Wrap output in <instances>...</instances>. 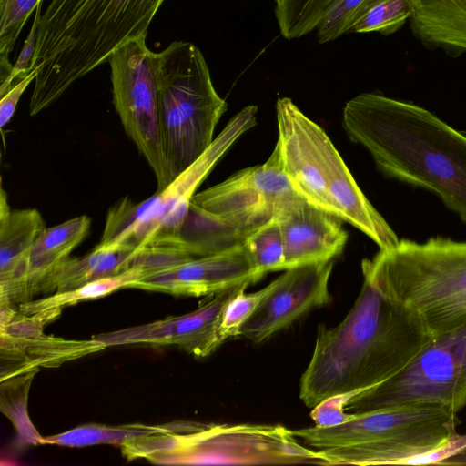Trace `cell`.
Returning a JSON list of instances; mask_svg holds the SVG:
<instances>
[{
    "label": "cell",
    "mask_w": 466,
    "mask_h": 466,
    "mask_svg": "<svg viewBox=\"0 0 466 466\" xmlns=\"http://www.w3.org/2000/svg\"><path fill=\"white\" fill-rule=\"evenodd\" d=\"M275 219L283 239L284 270L333 260L348 241V232L339 217L300 196L291 199Z\"/></svg>",
    "instance_id": "16"
},
{
    "label": "cell",
    "mask_w": 466,
    "mask_h": 466,
    "mask_svg": "<svg viewBox=\"0 0 466 466\" xmlns=\"http://www.w3.org/2000/svg\"><path fill=\"white\" fill-rule=\"evenodd\" d=\"M297 196L272 151L263 164L239 170L196 193L190 205L250 232L275 219Z\"/></svg>",
    "instance_id": "11"
},
{
    "label": "cell",
    "mask_w": 466,
    "mask_h": 466,
    "mask_svg": "<svg viewBox=\"0 0 466 466\" xmlns=\"http://www.w3.org/2000/svg\"><path fill=\"white\" fill-rule=\"evenodd\" d=\"M38 68L31 73L23 80L14 85L3 96L0 101V127L3 129L11 120L18 101L23 93L32 81H35Z\"/></svg>",
    "instance_id": "34"
},
{
    "label": "cell",
    "mask_w": 466,
    "mask_h": 466,
    "mask_svg": "<svg viewBox=\"0 0 466 466\" xmlns=\"http://www.w3.org/2000/svg\"><path fill=\"white\" fill-rule=\"evenodd\" d=\"M410 29L429 49L466 53V0H409Z\"/></svg>",
    "instance_id": "20"
},
{
    "label": "cell",
    "mask_w": 466,
    "mask_h": 466,
    "mask_svg": "<svg viewBox=\"0 0 466 466\" xmlns=\"http://www.w3.org/2000/svg\"><path fill=\"white\" fill-rule=\"evenodd\" d=\"M258 106L233 116L205 152L165 188L134 203L132 231L144 248L178 249L177 239L198 187L233 144L257 123Z\"/></svg>",
    "instance_id": "10"
},
{
    "label": "cell",
    "mask_w": 466,
    "mask_h": 466,
    "mask_svg": "<svg viewBox=\"0 0 466 466\" xmlns=\"http://www.w3.org/2000/svg\"><path fill=\"white\" fill-rule=\"evenodd\" d=\"M465 452L466 433L459 434L456 432L439 447L430 452L405 461L403 465L444 464L446 461L451 460Z\"/></svg>",
    "instance_id": "33"
},
{
    "label": "cell",
    "mask_w": 466,
    "mask_h": 466,
    "mask_svg": "<svg viewBox=\"0 0 466 466\" xmlns=\"http://www.w3.org/2000/svg\"><path fill=\"white\" fill-rule=\"evenodd\" d=\"M410 15L409 0H372L354 19L349 33L389 35L400 29Z\"/></svg>",
    "instance_id": "24"
},
{
    "label": "cell",
    "mask_w": 466,
    "mask_h": 466,
    "mask_svg": "<svg viewBox=\"0 0 466 466\" xmlns=\"http://www.w3.org/2000/svg\"><path fill=\"white\" fill-rule=\"evenodd\" d=\"M165 0H51L41 15L31 71L35 116L127 42L147 35Z\"/></svg>",
    "instance_id": "3"
},
{
    "label": "cell",
    "mask_w": 466,
    "mask_h": 466,
    "mask_svg": "<svg viewBox=\"0 0 466 466\" xmlns=\"http://www.w3.org/2000/svg\"><path fill=\"white\" fill-rule=\"evenodd\" d=\"M325 157L333 214L363 232L380 249L394 248L398 236L365 197L330 138L325 145Z\"/></svg>",
    "instance_id": "18"
},
{
    "label": "cell",
    "mask_w": 466,
    "mask_h": 466,
    "mask_svg": "<svg viewBox=\"0 0 466 466\" xmlns=\"http://www.w3.org/2000/svg\"><path fill=\"white\" fill-rule=\"evenodd\" d=\"M432 337L420 312L390 299L363 279L342 321L319 327L299 398L312 409L328 397L372 388L403 370Z\"/></svg>",
    "instance_id": "1"
},
{
    "label": "cell",
    "mask_w": 466,
    "mask_h": 466,
    "mask_svg": "<svg viewBox=\"0 0 466 466\" xmlns=\"http://www.w3.org/2000/svg\"><path fill=\"white\" fill-rule=\"evenodd\" d=\"M157 85L160 138L175 178L210 146L228 105L201 51L189 42H172L157 53Z\"/></svg>",
    "instance_id": "5"
},
{
    "label": "cell",
    "mask_w": 466,
    "mask_h": 466,
    "mask_svg": "<svg viewBox=\"0 0 466 466\" xmlns=\"http://www.w3.org/2000/svg\"><path fill=\"white\" fill-rule=\"evenodd\" d=\"M43 0H0V78L14 67L9 60L15 44L33 10Z\"/></svg>",
    "instance_id": "26"
},
{
    "label": "cell",
    "mask_w": 466,
    "mask_h": 466,
    "mask_svg": "<svg viewBox=\"0 0 466 466\" xmlns=\"http://www.w3.org/2000/svg\"><path fill=\"white\" fill-rule=\"evenodd\" d=\"M332 268L333 260L285 269L273 280L270 292L242 326L239 336L260 343L309 310L329 303Z\"/></svg>",
    "instance_id": "14"
},
{
    "label": "cell",
    "mask_w": 466,
    "mask_h": 466,
    "mask_svg": "<svg viewBox=\"0 0 466 466\" xmlns=\"http://www.w3.org/2000/svg\"><path fill=\"white\" fill-rule=\"evenodd\" d=\"M272 287L273 281L256 292L246 293L243 290L228 302L219 327V339L222 343L228 338L240 335L242 326L253 315Z\"/></svg>",
    "instance_id": "30"
},
{
    "label": "cell",
    "mask_w": 466,
    "mask_h": 466,
    "mask_svg": "<svg viewBox=\"0 0 466 466\" xmlns=\"http://www.w3.org/2000/svg\"><path fill=\"white\" fill-rule=\"evenodd\" d=\"M278 139L273 152L294 190L332 213L327 185L325 145L329 138L289 97L276 103Z\"/></svg>",
    "instance_id": "12"
},
{
    "label": "cell",
    "mask_w": 466,
    "mask_h": 466,
    "mask_svg": "<svg viewBox=\"0 0 466 466\" xmlns=\"http://www.w3.org/2000/svg\"><path fill=\"white\" fill-rule=\"evenodd\" d=\"M147 35L119 46L109 57L113 102L123 127L154 172L157 190L174 178L164 154L158 126L157 53Z\"/></svg>",
    "instance_id": "9"
},
{
    "label": "cell",
    "mask_w": 466,
    "mask_h": 466,
    "mask_svg": "<svg viewBox=\"0 0 466 466\" xmlns=\"http://www.w3.org/2000/svg\"><path fill=\"white\" fill-rule=\"evenodd\" d=\"M363 279L384 296L422 312L466 289V241L401 239L361 262Z\"/></svg>",
    "instance_id": "6"
},
{
    "label": "cell",
    "mask_w": 466,
    "mask_h": 466,
    "mask_svg": "<svg viewBox=\"0 0 466 466\" xmlns=\"http://www.w3.org/2000/svg\"><path fill=\"white\" fill-rule=\"evenodd\" d=\"M349 137L387 177L422 187L466 222V136L427 109L377 93L343 108Z\"/></svg>",
    "instance_id": "2"
},
{
    "label": "cell",
    "mask_w": 466,
    "mask_h": 466,
    "mask_svg": "<svg viewBox=\"0 0 466 466\" xmlns=\"http://www.w3.org/2000/svg\"><path fill=\"white\" fill-rule=\"evenodd\" d=\"M249 285L243 283L210 295V299L192 312L99 334L92 339L105 348L134 344L173 345L198 357L208 356L222 344L219 327L227 305Z\"/></svg>",
    "instance_id": "13"
},
{
    "label": "cell",
    "mask_w": 466,
    "mask_h": 466,
    "mask_svg": "<svg viewBox=\"0 0 466 466\" xmlns=\"http://www.w3.org/2000/svg\"><path fill=\"white\" fill-rule=\"evenodd\" d=\"M456 413L440 405L403 404L357 413L332 427L292 431L316 448L325 465H403L441 445L457 431Z\"/></svg>",
    "instance_id": "4"
},
{
    "label": "cell",
    "mask_w": 466,
    "mask_h": 466,
    "mask_svg": "<svg viewBox=\"0 0 466 466\" xmlns=\"http://www.w3.org/2000/svg\"><path fill=\"white\" fill-rule=\"evenodd\" d=\"M140 250L128 244H98L81 258H68L49 279L45 293L62 292L135 267Z\"/></svg>",
    "instance_id": "21"
},
{
    "label": "cell",
    "mask_w": 466,
    "mask_h": 466,
    "mask_svg": "<svg viewBox=\"0 0 466 466\" xmlns=\"http://www.w3.org/2000/svg\"><path fill=\"white\" fill-rule=\"evenodd\" d=\"M42 2H40L35 8V15L32 23L31 29L14 65L10 76L3 84L0 85L1 96H3L14 85L23 80L31 73V64L35 56L36 46V32L42 15Z\"/></svg>",
    "instance_id": "32"
},
{
    "label": "cell",
    "mask_w": 466,
    "mask_h": 466,
    "mask_svg": "<svg viewBox=\"0 0 466 466\" xmlns=\"http://www.w3.org/2000/svg\"><path fill=\"white\" fill-rule=\"evenodd\" d=\"M332 0H287L275 8L280 33L288 39L299 38L319 25Z\"/></svg>",
    "instance_id": "27"
},
{
    "label": "cell",
    "mask_w": 466,
    "mask_h": 466,
    "mask_svg": "<svg viewBox=\"0 0 466 466\" xmlns=\"http://www.w3.org/2000/svg\"><path fill=\"white\" fill-rule=\"evenodd\" d=\"M207 424L189 420H176L157 425L129 423L112 426L88 423L63 433L43 437L41 443L66 447H85L97 444L121 446L126 442L155 434L196 431L203 429Z\"/></svg>",
    "instance_id": "22"
},
{
    "label": "cell",
    "mask_w": 466,
    "mask_h": 466,
    "mask_svg": "<svg viewBox=\"0 0 466 466\" xmlns=\"http://www.w3.org/2000/svg\"><path fill=\"white\" fill-rule=\"evenodd\" d=\"M287 0H275L276 7L282 5Z\"/></svg>",
    "instance_id": "35"
},
{
    "label": "cell",
    "mask_w": 466,
    "mask_h": 466,
    "mask_svg": "<svg viewBox=\"0 0 466 466\" xmlns=\"http://www.w3.org/2000/svg\"><path fill=\"white\" fill-rule=\"evenodd\" d=\"M323 464L282 425L215 424L181 433L159 464Z\"/></svg>",
    "instance_id": "8"
},
{
    "label": "cell",
    "mask_w": 466,
    "mask_h": 466,
    "mask_svg": "<svg viewBox=\"0 0 466 466\" xmlns=\"http://www.w3.org/2000/svg\"><path fill=\"white\" fill-rule=\"evenodd\" d=\"M371 1L332 0L316 27L319 42L325 44L349 33L354 19Z\"/></svg>",
    "instance_id": "28"
},
{
    "label": "cell",
    "mask_w": 466,
    "mask_h": 466,
    "mask_svg": "<svg viewBox=\"0 0 466 466\" xmlns=\"http://www.w3.org/2000/svg\"><path fill=\"white\" fill-rule=\"evenodd\" d=\"M151 274L143 266L132 267L121 273L98 279L70 290L55 292L48 297L19 304V311L32 315L50 309H61L83 300L95 299L123 288H132L138 280Z\"/></svg>",
    "instance_id": "23"
},
{
    "label": "cell",
    "mask_w": 466,
    "mask_h": 466,
    "mask_svg": "<svg viewBox=\"0 0 466 466\" xmlns=\"http://www.w3.org/2000/svg\"><path fill=\"white\" fill-rule=\"evenodd\" d=\"M428 330L439 335L466 323V289L420 312Z\"/></svg>",
    "instance_id": "29"
},
{
    "label": "cell",
    "mask_w": 466,
    "mask_h": 466,
    "mask_svg": "<svg viewBox=\"0 0 466 466\" xmlns=\"http://www.w3.org/2000/svg\"><path fill=\"white\" fill-rule=\"evenodd\" d=\"M261 277L244 243L231 248L164 268L137 281L132 288L186 296H210Z\"/></svg>",
    "instance_id": "15"
},
{
    "label": "cell",
    "mask_w": 466,
    "mask_h": 466,
    "mask_svg": "<svg viewBox=\"0 0 466 466\" xmlns=\"http://www.w3.org/2000/svg\"><path fill=\"white\" fill-rule=\"evenodd\" d=\"M244 246L261 278L270 271L284 270V245L276 219L250 232Z\"/></svg>",
    "instance_id": "25"
},
{
    "label": "cell",
    "mask_w": 466,
    "mask_h": 466,
    "mask_svg": "<svg viewBox=\"0 0 466 466\" xmlns=\"http://www.w3.org/2000/svg\"><path fill=\"white\" fill-rule=\"evenodd\" d=\"M360 391L336 394L312 408L310 417L319 427H332L352 420L356 414L347 411L351 399Z\"/></svg>",
    "instance_id": "31"
},
{
    "label": "cell",
    "mask_w": 466,
    "mask_h": 466,
    "mask_svg": "<svg viewBox=\"0 0 466 466\" xmlns=\"http://www.w3.org/2000/svg\"><path fill=\"white\" fill-rule=\"evenodd\" d=\"M46 228L35 208L11 209L7 195L0 196V299L14 305L25 299V276L31 248Z\"/></svg>",
    "instance_id": "17"
},
{
    "label": "cell",
    "mask_w": 466,
    "mask_h": 466,
    "mask_svg": "<svg viewBox=\"0 0 466 466\" xmlns=\"http://www.w3.org/2000/svg\"><path fill=\"white\" fill-rule=\"evenodd\" d=\"M90 218L82 215L46 228L29 252L25 276V299L31 300L46 287L57 268L89 232Z\"/></svg>",
    "instance_id": "19"
},
{
    "label": "cell",
    "mask_w": 466,
    "mask_h": 466,
    "mask_svg": "<svg viewBox=\"0 0 466 466\" xmlns=\"http://www.w3.org/2000/svg\"><path fill=\"white\" fill-rule=\"evenodd\" d=\"M411 403L440 405L454 413L466 406V323L433 336L399 373L355 395L347 411Z\"/></svg>",
    "instance_id": "7"
}]
</instances>
